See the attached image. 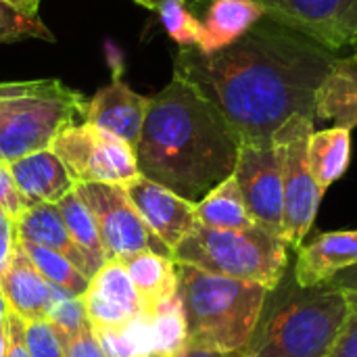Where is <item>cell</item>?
Listing matches in <instances>:
<instances>
[{
	"mask_svg": "<svg viewBox=\"0 0 357 357\" xmlns=\"http://www.w3.org/2000/svg\"><path fill=\"white\" fill-rule=\"evenodd\" d=\"M316 119L357 128V59L341 54L324 77L316 98Z\"/></svg>",
	"mask_w": 357,
	"mask_h": 357,
	"instance_id": "obj_20",
	"label": "cell"
},
{
	"mask_svg": "<svg viewBox=\"0 0 357 357\" xmlns=\"http://www.w3.org/2000/svg\"><path fill=\"white\" fill-rule=\"evenodd\" d=\"M174 357H247L245 349L241 351H213V349H201V347H190L186 345L180 354Z\"/></svg>",
	"mask_w": 357,
	"mask_h": 357,
	"instance_id": "obj_39",
	"label": "cell"
},
{
	"mask_svg": "<svg viewBox=\"0 0 357 357\" xmlns=\"http://www.w3.org/2000/svg\"><path fill=\"white\" fill-rule=\"evenodd\" d=\"M17 247V232H15V220L0 207V274L6 270L13 253Z\"/></svg>",
	"mask_w": 357,
	"mask_h": 357,
	"instance_id": "obj_36",
	"label": "cell"
},
{
	"mask_svg": "<svg viewBox=\"0 0 357 357\" xmlns=\"http://www.w3.org/2000/svg\"><path fill=\"white\" fill-rule=\"evenodd\" d=\"M349 48L354 50V56H356V59H357V33H356V36H354V40H351V44H349Z\"/></svg>",
	"mask_w": 357,
	"mask_h": 357,
	"instance_id": "obj_44",
	"label": "cell"
},
{
	"mask_svg": "<svg viewBox=\"0 0 357 357\" xmlns=\"http://www.w3.org/2000/svg\"><path fill=\"white\" fill-rule=\"evenodd\" d=\"M186 345L241 351L249 345L270 289L176 264Z\"/></svg>",
	"mask_w": 357,
	"mask_h": 357,
	"instance_id": "obj_4",
	"label": "cell"
},
{
	"mask_svg": "<svg viewBox=\"0 0 357 357\" xmlns=\"http://www.w3.org/2000/svg\"><path fill=\"white\" fill-rule=\"evenodd\" d=\"M6 314H8V305H6V299H4V295L0 291V326L6 322Z\"/></svg>",
	"mask_w": 357,
	"mask_h": 357,
	"instance_id": "obj_43",
	"label": "cell"
},
{
	"mask_svg": "<svg viewBox=\"0 0 357 357\" xmlns=\"http://www.w3.org/2000/svg\"><path fill=\"white\" fill-rule=\"evenodd\" d=\"M75 190L96 220L107 261H123L142 251L172 257L132 205L123 184H77Z\"/></svg>",
	"mask_w": 357,
	"mask_h": 357,
	"instance_id": "obj_9",
	"label": "cell"
},
{
	"mask_svg": "<svg viewBox=\"0 0 357 357\" xmlns=\"http://www.w3.org/2000/svg\"><path fill=\"white\" fill-rule=\"evenodd\" d=\"M197 17L201 19V42L197 50L209 54L234 44L266 13L255 0H205Z\"/></svg>",
	"mask_w": 357,
	"mask_h": 357,
	"instance_id": "obj_18",
	"label": "cell"
},
{
	"mask_svg": "<svg viewBox=\"0 0 357 357\" xmlns=\"http://www.w3.org/2000/svg\"><path fill=\"white\" fill-rule=\"evenodd\" d=\"M307 167L326 192L337 180H341L351 161V130L333 126L324 130H314L305 146Z\"/></svg>",
	"mask_w": 357,
	"mask_h": 357,
	"instance_id": "obj_21",
	"label": "cell"
},
{
	"mask_svg": "<svg viewBox=\"0 0 357 357\" xmlns=\"http://www.w3.org/2000/svg\"><path fill=\"white\" fill-rule=\"evenodd\" d=\"M234 178L253 222L282 236V159L274 138L241 140Z\"/></svg>",
	"mask_w": 357,
	"mask_h": 357,
	"instance_id": "obj_10",
	"label": "cell"
},
{
	"mask_svg": "<svg viewBox=\"0 0 357 357\" xmlns=\"http://www.w3.org/2000/svg\"><path fill=\"white\" fill-rule=\"evenodd\" d=\"M205 0H186L197 15ZM266 17L341 52L357 33V0H255Z\"/></svg>",
	"mask_w": 357,
	"mask_h": 357,
	"instance_id": "obj_11",
	"label": "cell"
},
{
	"mask_svg": "<svg viewBox=\"0 0 357 357\" xmlns=\"http://www.w3.org/2000/svg\"><path fill=\"white\" fill-rule=\"evenodd\" d=\"M4 2H8L29 15H38V10H40V0H4Z\"/></svg>",
	"mask_w": 357,
	"mask_h": 357,
	"instance_id": "obj_40",
	"label": "cell"
},
{
	"mask_svg": "<svg viewBox=\"0 0 357 357\" xmlns=\"http://www.w3.org/2000/svg\"><path fill=\"white\" fill-rule=\"evenodd\" d=\"M136 4H140V6H144V8H149V10H157L165 0H134Z\"/></svg>",
	"mask_w": 357,
	"mask_h": 357,
	"instance_id": "obj_41",
	"label": "cell"
},
{
	"mask_svg": "<svg viewBox=\"0 0 357 357\" xmlns=\"http://www.w3.org/2000/svg\"><path fill=\"white\" fill-rule=\"evenodd\" d=\"M23 40L54 42V36L40 15L23 13L17 6L0 0V44H15Z\"/></svg>",
	"mask_w": 357,
	"mask_h": 357,
	"instance_id": "obj_29",
	"label": "cell"
},
{
	"mask_svg": "<svg viewBox=\"0 0 357 357\" xmlns=\"http://www.w3.org/2000/svg\"><path fill=\"white\" fill-rule=\"evenodd\" d=\"M241 136L226 117L186 79L155 96L134 146L138 174L178 197L199 203L236 167Z\"/></svg>",
	"mask_w": 357,
	"mask_h": 357,
	"instance_id": "obj_2",
	"label": "cell"
},
{
	"mask_svg": "<svg viewBox=\"0 0 357 357\" xmlns=\"http://www.w3.org/2000/svg\"><path fill=\"white\" fill-rule=\"evenodd\" d=\"M25 320L8 310L6 314V357H31L25 341Z\"/></svg>",
	"mask_w": 357,
	"mask_h": 357,
	"instance_id": "obj_35",
	"label": "cell"
},
{
	"mask_svg": "<svg viewBox=\"0 0 357 357\" xmlns=\"http://www.w3.org/2000/svg\"><path fill=\"white\" fill-rule=\"evenodd\" d=\"M94 333H96V339L107 357L153 356V341H151L146 314H142L121 326L94 328Z\"/></svg>",
	"mask_w": 357,
	"mask_h": 357,
	"instance_id": "obj_27",
	"label": "cell"
},
{
	"mask_svg": "<svg viewBox=\"0 0 357 357\" xmlns=\"http://www.w3.org/2000/svg\"><path fill=\"white\" fill-rule=\"evenodd\" d=\"M0 207L13 220H17L27 209L21 192L17 190V184H15L13 174L8 169V163H4V161H0Z\"/></svg>",
	"mask_w": 357,
	"mask_h": 357,
	"instance_id": "obj_34",
	"label": "cell"
},
{
	"mask_svg": "<svg viewBox=\"0 0 357 357\" xmlns=\"http://www.w3.org/2000/svg\"><path fill=\"white\" fill-rule=\"evenodd\" d=\"M25 341L31 357H65L56 333L46 320H33L25 324Z\"/></svg>",
	"mask_w": 357,
	"mask_h": 357,
	"instance_id": "obj_31",
	"label": "cell"
},
{
	"mask_svg": "<svg viewBox=\"0 0 357 357\" xmlns=\"http://www.w3.org/2000/svg\"><path fill=\"white\" fill-rule=\"evenodd\" d=\"M123 188L144 224L174 255V249L197 226L195 203L142 176L126 182Z\"/></svg>",
	"mask_w": 357,
	"mask_h": 357,
	"instance_id": "obj_12",
	"label": "cell"
},
{
	"mask_svg": "<svg viewBox=\"0 0 357 357\" xmlns=\"http://www.w3.org/2000/svg\"><path fill=\"white\" fill-rule=\"evenodd\" d=\"M77 184H126L138 174L134 146L88 123L65 128L50 144Z\"/></svg>",
	"mask_w": 357,
	"mask_h": 357,
	"instance_id": "obj_8",
	"label": "cell"
},
{
	"mask_svg": "<svg viewBox=\"0 0 357 357\" xmlns=\"http://www.w3.org/2000/svg\"><path fill=\"white\" fill-rule=\"evenodd\" d=\"M8 169L27 207L44 203L56 205L75 190L73 178L50 149L23 155L10 161Z\"/></svg>",
	"mask_w": 357,
	"mask_h": 357,
	"instance_id": "obj_17",
	"label": "cell"
},
{
	"mask_svg": "<svg viewBox=\"0 0 357 357\" xmlns=\"http://www.w3.org/2000/svg\"><path fill=\"white\" fill-rule=\"evenodd\" d=\"M163 29L180 48H197L201 42V19L186 0H165L157 10Z\"/></svg>",
	"mask_w": 357,
	"mask_h": 357,
	"instance_id": "obj_28",
	"label": "cell"
},
{
	"mask_svg": "<svg viewBox=\"0 0 357 357\" xmlns=\"http://www.w3.org/2000/svg\"><path fill=\"white\" fill-rule=\"evenodd\" d=\"M349 295V314L328 357H357V293Z\"/></svg>",
	"mask_w": 357,
	"mask_h": 357,
	"instance_id": "obj_32",
	"label": "cell"
},
{
	"mask_svg": "<svg viewBox=\"0 0 357 357\" xmlns=\"http://www.w3.org/2000/svg\"><path fill=\"white\" fill-rule=\"evenodd\" d=\"M65 226L75 243V247L82 251V255L88 261V268L92 272V276L107 264V255L100 243V232L96 226V220L90 211V207L84 203V199L77 195V190L69 192L65 199H61L56 203Z\"/></svg>",
	"mask_w": 357,
	"mask_h": 357,
	"instance_id": "obj_24",
	"label": "cell"
},
{
	"mask_svg": "<svg viewBox=\"0 0 357 357\" xmlns=\"http://www.w3.org/2000/svg\"><path fill=\"white\" fill-rule=\"evenodd\" d=\"M195 220L199 226L213 230H249L257 226L245 207L234 174L195 205Z\"/></svg>",
	"mask_w": 357,
	"mask_h": 357,
	"instance_id": "obj_23",
	"label": "cell"
},
{
	"mask_svg": "<svg viewBox=\"0 0 357 357\" xmlns=\"http://www.w3.org/2000/svg\"><path fill=\"white\" fill-rule=\"evenodd\" d=\"M84 301L88 320L94 328L121 326L146 312V305L121 261H107L92 276Z\"/></svg>",
	"mask_w": 357,
	"mask_h": 357,
	"instance_id": "obj_13",
	"label": "cell"
},
{
	"mask_svg": "<svg viewBox=\"0 0 357 357\" xmlns=\"http://www.w3.org/2000/svg\"><path fill=\"white\" fill-rule=\"evenodd\" d=\"M121 264L130 280L134 282V289L142 297L146 310L178 295V274L174 257L142 251L126 257Z\"/></svg>",
	"mask_w": 357,
	"mask_h": 357,
	"instance_id": "obj_22",
	"label": "cell"
},
{
	"mask_svg": "<svg viewBox=\"0 0 357 357\" xmlns=\"http://www.w3.org/2000/svg\"><path fill=\"white\" fill-rule=\"evenodd\" d=\"M146 357H165V356H155V354H153V356H146Z\"/></svg>",
	"mask_w": 357,
	"mask_h": 357,
	"instance_id": "obj_45",
	"label": "cell"
},
{
	"mask_svg": "<svg viewBox=\"0 0 357 357\" xmlns=\"http://www.w3.org/2000/svg\"><path fill=\"white\" fill-rule=\"evenodd\" d=\"M349 314V295L322 284L303 289L291 268L270 289L247 357H328Z\"/></svg>",
	"mask_w": 357,
	"mask_h": 357,
	"instance_id": "obj_3",
	"label": "cell"
},
{
	"mask_svg": "<svg viewBox=\"0 0 357 357\" xmlns=\"http://www.w3.org/2000/svg\"><path fill=\"white\" fill-rule=\"evenodd\" d=\"M354 266H357V230H335L307 236L289 268L299 287L314 289Z\"/></svg>",
	"mask_w": 357,
	"mask_h": 357,
	"instance_id": "obj_14",
	"label": "cell"
},
{
	"mask_svg": "<svg viewBox=\"0 0 357 357\" xmlns=\"http://www.w3.org/2000/svg\"><path fill=\"white\" fill-rule=\"evenodd\" d=\"M314 123L316 119L297 115L274 134L282 159V236L291 251H297L310 236L324 197L305 159L307 138L316 130Z\"/></svg>",
	"mask_w": 357,
	"mask_h": 357,
	"instance_id": "obj_7",
	"label": "cell"
},
{
	"mask_svg": "<svg viewBox=\"0 0 357 357\" xmlns=\"http://www.w3.org/2000/svg\"><path fill=\"white\" fill-rule=\"evenodd\" d=\"M15 232H17V241L31 243V245L46 247L50 251L61 253L88 280H92V272L88 268V261L82 255V251L75 247V243H73V238H71V234H69V230L65 226V220H63L56 205L44 203V205L27 207L15 220Z\"/></svg>",
	"mask_w": 357,
	"mask_h": 357,
	"instance_id": "obj_19",
	"label": "cell"
},
{
	"mask_svg": "<svg viewBox=\"0 0 357 357\" xmlns=\"http://www.w3.org/2000/svg\"><path fill=\"white\" fill-rule=\"evenodd\" d=\"M328 287H335V289H341L345 293H357V266L337 274L331 282H326Z\"/></svg>",
	"mask_w": 357,
	"mask_h": 357,
	"instance_id": "obj_38",
	"label": "cell"
},
{
	"mask_svg": "<svg viewBox=\"0 0 357 357\" xmlns=\"http://www.w3.org/2000/svg\"><path fill=\"white\" fill-rule=\"evenodd\" d=\"M27 86V79L23 82H0V128L4 123V117L8 113V107L13 102V98Z\"/></svg>",
	"mask_w": 357,
	"mask_h": 357,
	"instance_id": "obj_37",
	"label": "cell"
},
{
	"mask_svg": "<svg viewBox=\"0 0 357 357\" xmlns=\"http://www.w3.org/2000/svg\"><path fill=\"white\" fill-rule=\"evenodd\" d=\"M149 105L151 96L134 92L121 75L115 73L113 79L88 100L84 121L121 138L130 146H136Z\"/></svg>",
	"mask_w": 357,
	"mask_h": 357,
	"instance_id": "obj_15",
	"label": "cell"
},
{
	"mask_svg": "<svg viewBox=\"0 0 357 357\" xmlns=\"http://www.w3.org/2000/svg\"><path fill=\"white\" fill-rule=\"evenodd\" d=\"M320 42L261 17L218 52L180 48L174 75L197 88L241 140H268L297 115L316 119L318 90L339 61Z\"/></svg>",
	"mask_w": 357,
	"mask_h": 357,
	"instance_id": "obj_1",
	"label": "cell"
},
{
	"mask_svg": "<svg viewBox=\"0 0 357 357\" xmlns=\"http://www.w3.org/2000/svg\"><path fill=\"white\" fill-rule=\"evenodd\" d=\"M17 243L23 249V253L29 257V261L36 266V270L44 276V280H48L54 289L69 293V295H86L90 280L67 257L46 247H38V245L23 243V241H17Z\"/></svg>",
	"mask_w": 357,
	"mask_h": 357,
	"instance_id": "obj_26",
	"label": "cell"
},
{
	"mask_svg": "<svg viewBox=\"0 0 357 357\" xmlns=\"http://www.w3.org/2000/svg\"><path fill=\"white\" fill-rule=\"evenodd\" d=\"M0 357H6V322L0 326Z\"/></svg>",
	"mask_w": 357,
	"mask_h": 357,
	"instance_id": "obj_42",
	"label": "cell"
},
{
	"mask_svg": "<svg viewBox=\"0 0 357 357\" xmlns=\"http://www.w3.org/2000/svg\"><path fill=\"white\" fill-rule=\"evenodd\" d=\"M61 345H63L65 357H107L96 339L92 324H88L86 328H82L77 335H73L69 339H63Z\"/></svg>",
	"mask_w": 357,
	"mask_h": 357,
	"instance_id": "obj_33",
	"label": "cell"
},
{
	"mask_svg": "<svg viewBox=\"0 0 357 357\" xmlns=\"http://www.w3.org/2000/svg\"><path fill=\"white\" fill-rule=\"evenodd\" d=\"M144 314L155 356L174 357L186 347V320L178 295L146 310Z\"/></svg>",
	"mask_w": 357,
	"mask_h": 357,
	"instance_id": "obj_25",
	"label": "cell"
},
{
	"mask_svg": "<svg viewBox=\"0 0 357 357\" xmlns=\"http://www.w3.org/2000/svg\"><path fill=\"white\" fill-rule=\"evenodd\" d=\"M172 257L176 264L274 289L291 266V247L261 226L213 230L197 224Z\"/></svg>",
	"mask_w": 357,
	"mask_h": 357,
	"instance_id": "obj_5",
	"label": "cell"
},
{
	"mask_svg": "<svg viewBox=\"0 0 357 357\" xmlns=\"http://www.w3.org/2000/svg\"><path fill=\"white\" fill-rule=\"evenodd\" d=\"M0 291L6 299L8 310L25 322L46 320L52 303L63 293L54 289L48 280H44V276L23 253L19 243L6 270L0 274Z\"/></svg>",
	"mask_w": 357,
	"mask_h": 357,
	"instance_id": "obj_16",
	"label": "cell"
},
{
	"mask_svg": "<svg viewBox=\"0 0 357 357\" xmlns=\"http://www.w3.org/2000/svg\"><path fill=\"white\" fill-rule=\"evenodd\" d=\"M86 109L88 98L61 79H27L0 128V161L50 149L65 128L84 121Z\"/></svg>",
	"mask_w": 357,
	"mask_h": 357,
	"instance_id": "obj_6",
	"label": "cell"
},
{
	"mask_svg": "<svg viewBox=\"0 0 357 357\" xmlns=\"http://www.w3.org/2000/svg\"><path fill=\"white\" fill-rule=\"evenodd\" d=\"M46 322L50 324V328L56 333V337L69 339L73 335H77L82 328H86L90 324L88 320V312H86V301L84 295H69V293H61L59 299L52 303Z\"/></svg>",
	"mask_w": 357,
	"mask_h": 357,
	"instance_id": "obj_30",
	"label": "cell"
}]
</instances>
